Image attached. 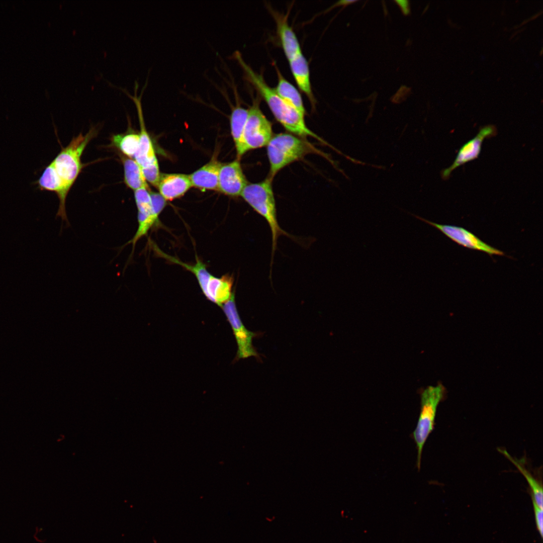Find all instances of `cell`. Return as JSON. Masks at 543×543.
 Here are the masks:
<instances>
[{"instance_id": "obj_10", "label": "cell", "mask_w": 543, "mask_h": 543, "mask_svg": "<svg viewBox=\"0 0 543 543\" xmlns=\"http://www.w3.org/2000/svg\"><path fill=\"white\" fill-rule=\"evenodd\" d=\"M496 134L497 129L493 125H486L481 128L475 136L461 146L452 163L442 170V178L447 179L457 168L477 159L480 154L484 140L494 136Z\"/></svg>"}, {"instance_id": "obj_18", "label": "cell", "mask_w": 543, "mask_h": 543, "mask_svg": "<svg viewBox=\"0 0 543 543\" xmlns=\"http://www.w3.org/2000/svg\"><path fill=\"white\" fill-rule=\"evenodd\" d=\"M273 64L278 76V83L274 88L275 91L287 103L305 116L306 111L299 92L283 76L276 64Z\"/></svg>"}, {"instance_id": "obj_17", "label": "cell", "mask_w": 543, "mask_h": 543, "mask_svg": "<svg viewBox=\"0 0 543 543\" xmlns=\"http://www.w3.org/2000/svg\"><path fill=\"white\" fill-rule=\"evenodd\" d=\"M233 278L229 275L220 278L213 276L204 295L209 300L222 307L233 294Z\"/></svg>"}, {"instance_id": "obj_20", "label": "cell", "mask_w": 543, "mask_h": 543, "mask_svg": "<svg viewBox=\"0 0 543 543\" xmlns=\"http://www.w3.org/2000/svg\"><path fill=\"white\" fill-rule=\"evenodd\" d=\"M124 167V183L134 191L142 188H148L141 168L137 162L129 157L121 156Z\"/></svg>"}, {"instance_id": "obj_3", "label": "cell", "mask_w": 543, "mask_h": 543, "mask_svg": "<svg viewBox=\"0 0 543 543\" xmlns=\"http://www.w3.org/2000/svg\"><path fill=\"white\" fill-rule=\"evenodd\" d=\"M314 150L309 143L292 133H281L273 135L266 145L269 164L268 177L273 179L285 166L301 159Z\"/></svg>"}, {"instance_id": "obj_14", "label": "cell", "mask_w": 543, "mask_h": 543, "mask_svg": "<svg viewBox=\"0 0 543 543\" xmlns=\"http://www.w3.org/2000/svg\"><path fill=\"white\" fill-rule=\"evenodd\" d=\"M192 187L189 175L162 173L157 188L166 201H171L184 195Z\"/></svg>"}, {"instance_id": "obj_11", "label": "cell", "mask_w": 543, "mask_h": 543, "mask_svg": "<svg viewBox=\"0 0 543 543\" xmlns=\"http://www.w3.org/2000/svg\"><path fill=\"white\" fill-rule=\"evenodd\" d=\"M247 184L238 159L222 163L219 172L218 191L231 197H238Z\"/></svg>"}, {"instance_id": "obj_27", "label": "cell", "mask_w": 543, "mask_h": 543, "mask_svg": "<svg viewBox=\"0 0 543 543\" xmlns=\"http://www.w3.org/2000/svg\"><path fill=\"white\" fill-rule=\"evenodd\" d=\"M395 2L397 4L399 7L400 8L403 14L405 15H407L410 13L409 4L408 1H395Z\"/></svg>"}, {"instance_id": "obj_4", "label": "cell", "mask_w": 543, "mask_h": 543, "mask_svg": "<svg viewBox=\"0 0 543 543\" xmlns=\"http://www.w3.org/2000/svg\"><path fill=\"white\" fill-rule=\"evenodd\" d=\"M446 390L441 383L429 386L420 393V411L412 435L417 449V467L419 470L424 445L434 429L437 407L445 397Z\"/></svg>"}, {"instance_id": "obj_21", "label": "cell", "mask_w": 543, "mask_h": 543, "mask_svg": "<svg viewBox=\"0 0 543 543\" xmlns=\"http://www.w3.org/2000/svg\"><path fill=\"white\" fill-rule=\"evenodd\" d=\"M248 110L241 106L238 103L232 109L230 116L231 135L237 153L242 144L244 128L247 118Z\"/></svg>"}, {"instance_id": "obj_13", "label": "cell", "mask_w": 543, "mask_h": 543, "mask_svg": "<svg viewBox=\"0 0 543 543\" xmlns=\"http://www.w3.org/2000/svg\"><path fill=\"white\" fill-rule=\"evenodd\" d=\"M277 25L278 36L288 60L302 52L298 39L288 21V16L270 9Z\"/></svg>"}, {"instance_id": "obj_8", "label": "cell", "mask_w": 543, "mask_h": 543, "mask_svg": "<svg viewBox=\"0 0 543 543\" xmlns=\"http://www.w3.org/2000/svg\"><path fill=\"white\" fill-rule=\"evenodd\" d=\"M410 214L415 218L436 228L459 245L470 249L486 252L490 255H504V253L502 251L486 244L475 234L464 228L436 223L418 215L412 213Z\"/></svg>"}, {"instance_id": "obj_23", "label": "cell", "mask_w": 543, "mask_h": 543, "mask_svg": "<svg viewBox=\"0 0 543 543\" xmlns=\"http://www.w3.org/2000/svg\"><path fill=\"white\" fill-rule=\"evenodd\" d=\"M112 142L126 157L134 158L139 145V134L127 133L112 136Z\"/></svg>"}, {"instance_id": "obj_26", "label": "cell", "mask_w": 543, "mask_h": 543, "mask_svg": "<svg viewBox=\"0 0 543 543\" xmlns=\"http://www.w3.org/2000/svg\"><path fill=\"white\" fill-rule=\"evenodd\" d=\"M536 527L541 537L543 534V509L538 506L532 499Z\"/></svg>"}, {"instance_id": "obj_6", "label": "cell", "mask_w": 543, "mask_h": 543, "mask_svg": "<svg viewBox=\"0 0 543 543\" xmlns=\"http://www.w3.org/2000/svg\"><path fill=\"white\" fill-rule=\"evenodd\" d=\"M258 97L253 99L248 110L242 144L237 153L240 158L247 152L266 146L273 136L272 125L259 108Z\"/></svg>"}, {"instance_id": "obj_22", "label": "cell", "mask_w": 543, "mask_h": 543, "mask_svg": "<svg viewBox=\"0 0 543 543\" xmlns=\"http://www.w3.org/2000/svg\"><path fill=\"white\" fill-rule=\"evenodd\" d=\"M499 451L509 460L523 475L531 488V499L535 502L538 506L543 509V493L542 486L540 485L538 482L523 466L521 465L517 461L512 457L506 450H501L499 449Z\"/></svg>"}, {"instance_id": "obj_1", "label": "cell", "mask_w": 543, "mask_h": 543, "mask_svg": "<svg viewBox=\"0 0 543 543\" xmlns=\"http://www.w3.org/2000/svg\"><path fill=\"white\" fill-rule=\"evenodd\" d=\"M234 56L242 68L245 79L253 85L259 96L265 101L277 121L293 134L302 138L311 136L326 144L324 140L307 126L305 116L283 100L275 89L266 83L262 74L255 72L245 62L238 51L234 53Z\"/></svg>"}, {"instance_id": "obj_9", "label": "cell", "mask_w": 543, "mask_h": 543, "mask_svg": "<svg viewBox=\"0 0 543 543\" xmlns=\"http://www.w3.org/2000/svg\"><path fill=\"white\" fill-rule=\"evenodd\" d=\"M147 82L148 79L147 78L146 82L142 87L141 93L138 97L137 96V91L138 88V83L137 80L135 81L134 96H133L130 94L126 88L115 86L124 91L129 98L132 99L135 103L137 108L140 126V133L139 134V148L134 158L141 168L147 167L157 161L152 141L145 128L141 102L142 96L144 90L147 86Z\"/></svg>"}, {"instance_id": "obj_24", "label": "cell", "mask_w": 543, "mask_h": 543, "mask_svg": "<svg viewBox=\"0 0 543 543\" xmlns=\"http://www.w3.org/2000/svg\"><path fill=\"white\" fill-rule=\"evenodd\" d=\"M134 198L139 217H147L153 213L150 192L148 188H142L134 191Z\"/></svg>"}, {"instance_id": "obj_5", "label": "cell", "mask_w": 543, "mask_h": 543, "mask_svg": "<svg viewBox=\"0 0 543 543\" xmlns=\"http://www.w3.org/2000/svg\"><path fill=\"white\" fill-rule=\"evenodd\" d=\"M96 133L95 129H91L84 135L80 133L52 161L58 174L69 190L81 169V155Z\"/></svg>"}, {"instance_id": "obj_2", "label": "cell", "mask_w": 543, "mask_h": 543, "mask_svg": "<svg viewBox=\"0 0 543 543\" xmlns=\"http://www.w3.org/2000/svg\"><path fill=\"white\" fill-rule=\"evenodd\" d=\"M272 180L273 179L268 177L260 182L248 183L240 195L255 211L265 219L269 225L272 233L270 266L272 265L279 236L284 235L295 239L293 235L284 230L278 223Z\"/></svg>"}, {"instance_id": "obj_19", "label": "cell", "mask_w": 543, "mask_h": 543, "mask_svg": "<svg viewBox=\"0 0 543 543\" xmlns=\"http://www.w3.org/2000/svg\"><path fill=\"white\" fill-rule=\"evenodd\" d=\"M154 249L156 253L161 256L168 261L180 265L192 272L196 277L203 294L205 293L208 285L213 276L208 271L206 265L202 261L197 259L195 264H188L179 260L174 257L167 255L157 248H155Z\"/></svg>"}, {"instance_id": "obj_12", "label": "cell", "mask_w": 543, "mask_h": 543, "mask_svg": "<svg viewBox=\"0 0 543 543\" xmlns=\"http://www.w3.org/2000/svg\"><path fill=\"white\" fill-rule=\"evenodd\" d=\"M36 183L40 190L54 192L59 199V206L57 216L67 220L65 200L69 191L65 183L58 174L52 161L44 169Z\"/></svg>"}, {"instance_id": "obj_16", "label": "cell", "mask_w": 543, "mask_h": 543, "mask_svg": "<svg viewBox=\"0 0 543 543\" xmlns=\"http://www.w3.org/2000/svg\"><path fill=\"white\" fill-rule=\"evenodd\" d=\"M222 163L215 157L189 175L192 186L202 191L218 190L219 169Z\"/></svg>"}, {"instance_id": "obj_15", "label": "cell", "mask_w": 543, "mask_h": 543, "mask_svg": "<svg viewBox=\"0 0 543 543\" xmlns=\"http://www.w3.org/2000/svg\"><path fill=\"white\" fill-rule=\"evenodd\" d=\"M291 71L300 90L309 99L313 108L316 104L310 81V69L307 60L302 52L288 60Z\"/></svg>"}, {"instance_id": "obj_25", "label": "cell", "mask_w": 543, "mask_h": 543, "mask_svg": "<svg viewBox=\"0 0 543 543\" xmlns=\"http://www.w3.org/2000/svg\"><path fill=\"white\" fill-rule=\"evenodd\" d=\"M141 170L146 181L157 188L161 175L158 161Z\"/></svg>"}, {"instance_id": "obj_7", "label": "cell", "mask_w": 543, "mask_h": 543, "mask_svg": "<svg viewBox=\"0 0 543 543\" xmlns=\"http://www.w3.org/2000/svg\"><path fill=\"white\" fill-rule=\"evenodd\" d=\"M221 308L232 328L238 346L236 359L250 356L258 357V353L252 343L253 338L257 336V333L248 330L243 325L236 308L234 292L230 299L224 303Z\"/></svg>"}]
</instances>
